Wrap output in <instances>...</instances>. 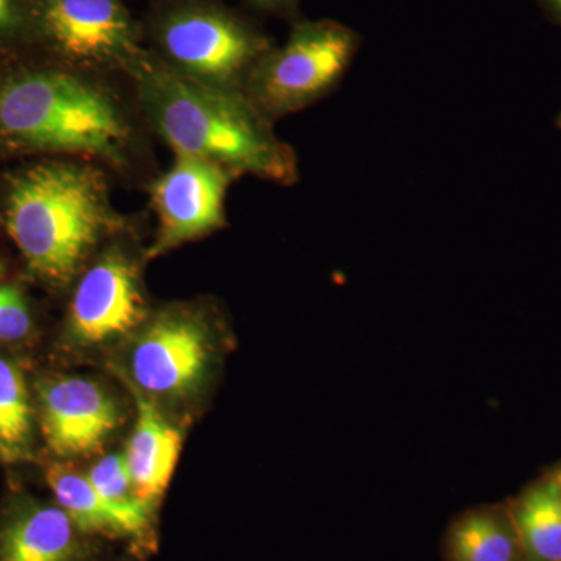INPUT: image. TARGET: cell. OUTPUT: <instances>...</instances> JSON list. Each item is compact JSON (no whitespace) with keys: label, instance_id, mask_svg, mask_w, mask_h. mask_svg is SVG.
Wrapping results in <instances>:
<instances>
[{"label":"cell","instance_id":"obj_7","mask_svg":"<svg viewBox=\"0 0 561 561\" xmlns=\"http://www.w3.org/2000/svg\"><path fill=\"white\" fill-rule=\"evenodd\" d=\"M209 359L205 324L187 313H165L140 332L133 345L131 375L147 394L187 397L201 386Z\"/></svg>","mask_w":561,"mask_h":561},{"label":"cell","instance_id":"obj_11","mask_svg":"<svg viewBox=\"0 0 561 561\" xmlns=\"http://www.w3.org/2000/svg\"><path fill=\"white\" fill-rule=\"evenodd\" d=\"M44 24L70 58L114 60L131 50V27L116 0H47Z\"/></svg>","mask_w":561,"mask_h":561},{"label":"cell","instance_id":"obj_3","mask_svg":"<svg viewBox=\"0 0 561 561\" xmlns=\"http://www.w3.org/2000/svg\"><path fill=\"white\" fill-rule=\"evenodd\" d=\"M0 138L28 149L114 158L128 128L105 92L66 73L36 72L0 88Z\"/></svg>","mask_w":561,"mask_h":561},{"label":"cell","instance_id":"obj_6","mask_svg":"<svg viewBox=\"0 0 561 561\" xmlns=\"http://www.w3.org/2000/svg\"><path fill=\"white\" fill-rule=\"evenodd\" d=\"M231 176V172L213 162L176 154L171 171L151 190L160 230L150 256H160L220 228Z\"/></svg>","mask_w":561,"mask_h":561},{"label":"cell","instance_id":"obj_15","mask_svg":"<svg viewBox=\"0 0 561 561\" xmlns=\"http://www.w3.org/2000/svg\"><path fill=\"white\" fill-rule=\"evenodd\" d=\"M91 485L116 516L124 540L130 541L135 553L154 548V507L144 501L133 483L125 454H110L88 472Z\"/></svg>","mask_w":561,"mask_h":561},{"label":"cell","instance_id":"obj_2","mask_svg":"<svg viewBox=\"0 0 561 561\" xmlns=\"http://www.w3.org/2000/svg\"><path fill=\"white\" fill-rule=\"evenodd\" d=\"M98 171L70 162L33 165L13 180L5 227L32 272L68 283L110 225Z\"/></svg>","mask_w":561,"mask_h":561},{"label":"cell","instance_id":"obj_14","mask_svg":"<svg viewBox=\"0 0 561 561\" xmlns=\"http://www.w3.org/2000/svg\"><path fill=\"white\" fill-rule=\"evenodd\" d=\"M505 501L524 561H561V485L556 467L545 468Z\"/></svg>","mask_w":561,"mask_h":561},{"label":"cell","instance_id":"obj_10","mask_svg":"<svg viewBox=\"0 0 561 561\" xmlns=\"http://www.w3.org/2000/svg\"><path fill=\"white\" fill-rule=\"evenodd\" d=\"M88 538L58 504L16 497L0 512V561H92Z\"/></svg>","mask_w":561,"mask_h":561},{"label":"cell","instance_id":"obj_17","mask_svg":"<svg viewBox=\"0 0 561 561\" xmlns=\"http://www.w3.org/2000/svg\"><path fill=\"white\" fill-rule=\"evenodd\" d=\"M33 408L27 382L13 360L0 356V459L31 456Z\"/></svg>","mask_w":561,"mask_h":561},{"label":"cell","instance_id":"obj_12","mask_svg":"<svg viewBox=\"0 0 561 561\" xmlns=\"http://www.w3.org/2000/svg\"><path fill=\"white\" fill-rule=\"evenodd\" d=\"M136 400V426L128 440L127 459L133 483L144 501L157 505L171 483L183 435L158 411L153 401L130 383Z\"/></svg>","mask_w":561,"mask_h":561},{"label":"cell","instance_id":"obj_13","mask_svg":"<svg viewBox=\"0 0 561 561\" xmlns=\"http://www.w3.org/2000/svg\"><path fill=\"white\" fill-rule=\"evenodd\" d=\"M443 561H524L507 501L472 505L443 531Z\"/></svg>","mask_w":561,"mask_h":561},{"label":"cell","instance_id":"obj_9","mask_svg":"<svg viewBox=\"0 0 561 561\" xmlns=\"http://www.w3.org/2000/svg\"><path fill=\"white\" fill-rule=\"evenodd\" d=\"M138 268L110 251L81 278L69 311V337L81 346L101 345L135 330L144 320Z\"/></svg>","mask_w":561,"mask_h":561},{"label":"cell","instance_id":"obj_18","mask_svg":"<svg viewBox=\"0 0 561 561\" xmlns=\"http://www.w3.org/2000/svg\"><path fill=\"white\" fill-rule=\"evenodd\" d=\"M32 331V316L21 290L0 286V342H18Z\"/></svg>","mask_w":561,"mask_h":561},{"label":"cell","instance_id":"obj_5","mask_svg":"<svg viewBox=\"0 0 561 561\" xmlns=\"http://www.w3.org/2000/svg\"><path fill=\"white\" fill-rule=\"evenodd\" d=\"M165 50L191 79L239 90L271 50L267 41L241 21L219 11L176 14L162 33Z\"/></svg>","mask_w":561,"mask_h":561},{"label":"cell","instance_id":"obj_23","mask_svg":"<svg viewBox=\"0 0 561 561\" xmlns=\"http://www.w3.org/2000/svg\"><path fill=\"white\" fill-rule=\"evenodd\" d=\"M556 127H557V130H560L561 131V111L559 114H557V117H556Z\"/></svg>","mask_w":561,"mask_h":561},{"label":"cell","instance_id":"obj_22","mask_svg":"<svg viewBox=\"0 0 561 561\" xmlns=\"http://www.w3.org/2000/svg\"><path fill=\"white\" fill-rule=\"evenodd\" d=\"M553 467H556L557 476H559V481L561 485V460L557 461V463H553Z\"/></svg>","mask_w":561,"mask_h":561},{"label":"cell","instance_id":"obj_4","mask_svg":"<svg viewBox=\"0 0 561 561\" xmlns=\"http://www.w3.org/2000/svg\"><path fill=\"white\" fill-rule=\"evenodd\" d=\"M362 36L342 22L302 21L251 70L243 92L273 121L328 98L356 60Z\"/></svg>","mask_w":561,"mask_h":561},{"label":"cell","instance_id":"obj_16","mask_svg":"<svg viewBox=\"0 0 561 561\" xmlns=\"http://www.w3.org/2000/svg\"><path fill=\"white\" fill-rule=\"evenodd\" d=\"M47 483L57 504L68 513L80 531L90 537L121 538L119 523L106 507L88 476L65 463H51L46 471Z\"/></svg>","mask_w":561,"mask_h":561},{"label":"cell","instance_id":"obj_8","mask_svg":"<svg viewBox=\"0 0 561 561\" xmlns=\"http://www.w3.org/2000/svg\"><path fill=\"white\" fill-rule=\"evenodd\" d=\"M39 430L58 457L90 456L121 426L108 391L83 378H51L38 386Z\"/></svg>","mask_w":561,"mask_h":561},{"label":"cell","instance_id":"obj_21","mask_svg":"<svg viewBox=\"0 0 561 561\" xmlns=\"http://www.w3.org/2000/svg\"><path fill=\"white\" fill-rule=\"evenodd\" d=\"M13 20V0H0V28Z\"/></svg>","mask_w":561,"mask_h":561},{"label":"cell","instance_id":"obj_1","mask_svg":"<svg viewBox=\"0 0 561 561\" xmlns=\"http://www.w3.org/2000/svg\"><path fill=\"white\" fill-rule=\"evenodd\" d=\"M144 92L154 124L176 154L213 162L289 186L298 179L294 150L245 92L191 77L150 72Z\"/></svg>","mask_w":561,"mask_h":561},{"label":"cell","instance_id":"obj_20","mask_svg":"<svg viewBox=\"0 0 561 561\" xmlns=\"http://www.w3.org/2000/svg\"><path fill=\"white\" fill-rule=\"evenodd\" d=\"M538 2L548 16L561 25V0H538Z\"/></svg>","mask_w":561,"mask_h":561},{"label":"cell","instance_id":"obj_19","mask_svg":"<svg viewBox=\"0 0 561 561\" xmlns=\"http://www.w3.org/2000/svg\"><path fill=\"white\" fill-rule=\"evenodd\" d=\"M250 2L264 10L289 11L297 0H250Z\"/></svg>","mask_w":561,"mask_h":561}]
</instances>
